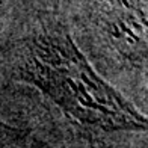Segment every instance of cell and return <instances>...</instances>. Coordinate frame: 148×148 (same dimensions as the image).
<instances>
[{
  "instance_id": "1",
  "label": "cell",
  "mask_w": 148,
  "mask_h": 148,
  "mask_svg": "<svg viewBox=\"0 0 148 148\" xmlns=\"http://www.w3.org/2000/svg\"><path fill=\"white\" fill-rule=\"evenodd\" d=\"M9 68L62 112L104 132L148 133V116L124 97L79 49L66 26L53 15H36L8 42Z\"/></svg>"
},
{
  "instance_id": "2",
  "label": "cell",
  "mask_w": 148,
  "mask_h": 148,
  "mask_svg": "<svg viewBox=\"0 0 148 148\" xmlns=\"http://www.w3.org/2000/svg\"><path fill=\"white\" fill-rule=\"evenodd\" d=\"M89 20L94 47L107 65L148 74V0H94Z\"/></svg>"
},
{
  "instance_id": "3",
  "label": "cell",
  "mask_w": 148,
  "mask_h": 148,
  "mask_svg": "<svg viewBox=\"0 0 148 148\" xmlns=\"http://www.w3.org/2000/svg\"><path fill=\"white\" fill-rule=\"evenodd\" d=\"M83 148H110L109 145H106L104 142H100V140H91V142L86 144V147Z\"/></svg>"
}]
</instances>
